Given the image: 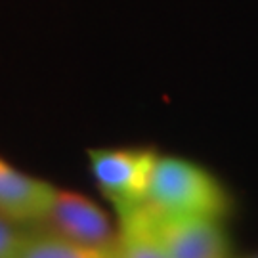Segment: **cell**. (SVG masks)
I'll use <instances>...</instances> for the list:
<instances>
[{
    "label": "cell",
    "instance_id": "obj_1",
    "mask_svg": "<svg viewBox=\"0 0 258 258\" xmlns=\"http://www.w3.org/2000/svg\"><path fill=\"white\" fill-rule=\"evenodd\" d=\"M146 205L168 216L222 220L230 195L216 176L189 159L159 155Z\"/></svg>",
    "mask_w": 258,
    "mask_h": 258
},
{
    "label": "cell",
    "instance_id": "obj_2",
    "mask_svg": "<svg viewBox=\"0 0 258 258\" xmlns=\"http://www.w3.org/2000/svg\"><path fill=\"white\" fill-rule=\"evenodd\" d=\"M157 161L159 155L149 148L88 149L94 182L117 214L146 203Z\"/></svg>",
    "mask_w": 258,
    "mask_h": 258
},
{
    "label": "cell",
    "instance_id": "obj_3",
    "mask_svg": "<svg viewBox=\"0 0 258 258\" xmlns=\"http://www.w3.org/2000/svg\"><path fill=\"white\" fill-rule=\"evenodd\" d=\"M136 209L168 258H230V241L220 220L168 216L146 203Z\"/></svg>",
    "mask_w": 258,
    "mask_h": 258
},
{
    "label": "cell",
    "instance_id": "obj_4",
    "mask_svg": "<svg viewBox=\"0 0 258 258\" xmlns=\"http://www.w3.org/2000/svg\"><path fill=\"white\" fill-rule=\"evenodd\" d=\"M52 224L55 233L92 247H117V237L109 216L90 201L75 191H59L52 209L44 218Z\"/></svg>",
    "mask_w": 258,
    "mask_h": 258
},
{
    "label": "cell",
    "instance_id": "obj_5",
    "mask_svg": "<svg viewBox=\"0 0 258 258\" xmlns=\"http://www.w3.org/2000/svg\"><path fill=\"white\" fill-rule=\"evenodd\" d=\"M57 189L40 178L29 176L0 159V214L12 222L44 220Z\"/></svg>",
    "mask_w": 258,
    "mask_h": 258
},
{
    "label": "cell",
    "instance_id": "obj_6",
    "mask_svg": "<svg viewBox=\"0 0 258 258\" xmlns=\"http://www.w3.org/2000/svg\"><path fill=\"white\" fill-rule=\"evenodd\" d=\"M18 258H119L117 247H92L59 233L27 235Z\"/></svg>",
    "mask_w": 258,
    "mask_h": 258
},
{
    "label": "cell",
    "instance_id": "obj_7",
    "mask_svg": "<svg viewBox=\"0 0 258 258\" xmlns=\"http://www.w3.org/2000/svg\"><path fill=\"white\" fill-rule=\"evenodd\" d=\"M27 235L16 226V222L0 214V258H18Z\"/></svg>",
    "mask_w": 258,
    "mask_h": 258
},
{
    "label": "cell",
    "instance_id": "obj_8",
    "mask_svg": "<svg viewBox=\"0 0 258 258\" xmlns=\"http://www.w3.org/2000/svg\"><path fill=\"white\" fill-rule=\"evenodd\" d=\"M254 258H258V256H254Z\"/></svg>",
    "mask_w": 258,
    "mask_h": 258
}]
</instances>
